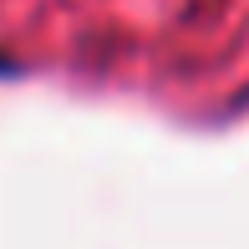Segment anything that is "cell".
I'll list each match as a JSON object with an SVG mask.
<instances>
[{
  "mask_svg": "<svg viewBox=\"0 0 249 249\" xmlns=\"http://www.w3.org/2000/svg\"><path fill=\"white\" fill-rule=\"evenodd\" d=\"M10 66H16V61H10V56H0V71H10Z\"/></svg>",
  "mask_w": 249,
  "mask_h": 249,
  "instance_id": "obj_1",
  "label": "cell"
}]
</instances>
